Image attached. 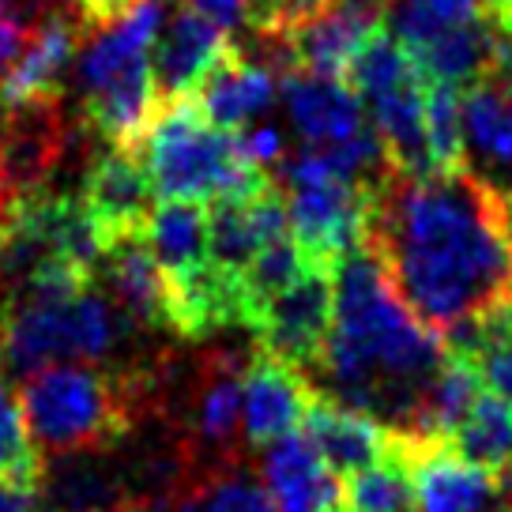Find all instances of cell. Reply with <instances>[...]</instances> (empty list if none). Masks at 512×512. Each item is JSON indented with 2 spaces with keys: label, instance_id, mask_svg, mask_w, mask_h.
<instances>
[{
  "label": "cell",
  "instance_id": "8",
  "mask_svg": "<svg viewBox=\"0 0 512 512\" xmlns=\"http://www.w3.org/2000/svg\"><path fill=\"white\" fill-rule=\"evenodd\" d=\"M313 400V384L302 377V369L268 351H256L241 377V426L249 445L268 448L287 433L302 430Z\"/></svg>",
  "mask_w": 512,
  "mask_h": 512
},
{
  "label": "cell",
  "instance_id": "41",
  "mask_svg": "<svg viewBox=\"0 0 512 512\" xmlns=\"http://www.w3.org/2000/svg\"><path fill=\"white\" fill-rule=\"evenodd\" d=\"M0 354H4V320H0Z\"/></svg>",
  "mask_w": 512,
  "mask_h": 512
},
{
  "label": "cell",
  "instance_id": "10",
  "mask_svg": "<svg viewBox=\"0 0 512 512\" xmlns=\"http://www.w3.org/2000/svg\"><path fill=\"white\" fill-rule=\"evenodd\" d=\"M80 200L102 226L106 241L125 234H144L147 219L155 211V185L147 177L144 159L132 147H113L98 155L95 166L83 177Z\"/></svg>",
  "mask_w": 512,
  "mask_h": 512
},
{
  "label": "cell",
  "instance_id": "7",
  "mask_svg": "<svg viewBox=\"0 0 512 512\" xmlns=\"http://www.w3.org/2000/svg\"><path fill=\"white\" fill-rule=\"evenodd\" d=\"M336 320V268L305 264L302 275L260 305L253 332L260 351L283 358L298 369H313L324 358Z\"/></svg>",
  "mask_w": 512,
  "mask_h": 512
},
{
  "label": "cell",
  "instance_id": "12",
  "mask_svg": "<svg viewBox=\"0 0 512 512\" xmlns=\"http://www.w3.org/2000/svg\"><path fill=\"white\" fill-rule=\"evenodd\" d=\"M260 475L275 512H347L343 482L305 437V430H294L268 445Z\"/></svg>",
  "mask_w": 512,
  "mask_h": 512
},
{
  "label": "cell",
  "instance_id": "30",
  "mask_svg": "<svg viewBox=\"0 0 512 512\" xmlns=\"http://www.w3.org/2000/svg\"><path fill=\"white\" fill-rule=\"evenodd\" d=\"M241 422V381L238 373L219 369L211 373L208 384L200 388L196 403V426L208 441H230Z\"/></svg>",
  "mask_w": 512,
  "mask_h": 512
},
{
  "label": "cell",
  "instance_id": "34",
  "mask_svg": "<svg viewBox=\"0 0 512 512\" xmlns=\"http://www.w3.org/2000/svg\"><path fill=\"white\" fill-rule=\"evenodd\" d=\"M241 147H245V155L256 162V166H272V162L283 159V136H279V128L272 125H253L241 132Z\"/></svg>",
  "mask_w": 512,
  "mask_h": 512
},
{
  "label": "cell",
  "instance_id": "22",
  "mask_svg": "<svg viewBox=\"0 0 512 512\" xmlns=\"http://www.w3.org/2000/svg\"><path fill=\"white\" fill-rule=\"evenodd\" d=\"M482 392H486V381H482L479 362L467 358V354L448 351L437 377H433L430 392H426V400H422V411L415 418L411 437H418V441H448Z\"/></svg>",
  "mask_w": 512,
  "mask_h": 512
},
{
  "label": "cell",
  "instance_id": "35",
  "mask_svg": "<svg viewBox=\"0 0 512 512\" xmlns=\"http://www.w3.org/2000/svg\"><path fill=\"white\" fill-rule=\"evenodd\" d=\"M136 4H144V0H76V19H80L83 27H110L117 19H125Z\"/></svg>",
  "mask_w": 512,
  "mask_h": 512
},
{
  "label": "cell",
  "instance_id": "38",
  "mask_svg": "<svg viewBox=\"0 0 512 512\" xmlns=\"http://www.w3.org/2000/svg\"><path fill=\"white\" fill-rule=\"evenodd\" d=\"M479 8L486 12V19L494 23L497 31H509L512 27V0H479Z\"/></svg>",
  "mask_w": 512,
  "mask_h": 512
},
{
  "label": "cell",
  "instance_id": "5",
  "mask_svg": "<svg viewBox=\"0 0 512 512\" xmlns=\"http://www.w3.org/2000/svg\"><path fill=\"white\" fill-rule=\"evenodd\" d=\"M113 339H117V313L106 298L91 290L72 298H42L19 290L4 320V354L8 366L23 377L49 369V362L102 358L113 347Z\"/></svg>",
  "mask_w": 512,
  "mask_h": 512
},
{
  "label": "cell",
  "instance_id": "33",
  "mask_svg": "<svg viewBox=\"0 0 512 512\" xmlns=\"http://www.w3.org/2000/svg\"><path fill=\"white\" fill-rule=\"evenodd\" d=\"M482 369V381L490 392H497L501 400L512 407V347H497V351H486L475 358Z\"/></svg>",
  "mask_w": 512,
  "mask_h": 512
},
{
  "label": "cell",
  "instance_id": "40",
  "mask_svg": "<svg viewBox=\"0 0 512 512\" xmlns=\"http://www.w3.org/2000/svg\"><path fill=\"white\" fill-rule=\"evenodd\" d=\"M336 4H351V8H366V12H377V8H388L396 0H336Z\"/></svg>",
  "mask_w": 512,
  "mask_h": 512
},
{
  "label": "cell",
  "instance_id": "21",
  "mask_svg": "<svg viewBox=\"0 0 512 512\" xmlns=\"http://www.w3.org/2000/svg\"><path fill=\"white\" fill-rule=\"evenodd\" d=\"M144 241L166 279L189 275L208 260V208L192 200H162L147 219Z\"/></svg>",
  "mask_w": 512,
  "mask_h": 512
},
{
  "label": "cell",
  "instance_id": "28",
  "mask_svg": "<svg viewBox=\"0 0 512 512\" xmlns=\"http://www.w3.org/2000/svg\"><path fill=\"white\" fill-rule=\"evenodd\" d=\"M332 4L336 0H249L245 23L253 27L260 46L290 49V38L317 16H324Z\"/></svg>",
  "mask_w": 512,
  "mask_h": 512
},
{
  "label": "cell",
  "instance_id": "18",
  "mask_svg": "<svg viewBox=\"0 0 512 512\" xmlns=\"http://www.w3.org/2000/svg\"><path fill=\"white\" fill-rule=\"evenodd\" d=\"M302 430L336 475H354L362 467L377 464L396 437V430H384L381 418L343 407L336 400H324V396L313 400Z\"/></svg>",
  "mask_w": 512,
  "mask_h": 512
},
{
  "label": "cell",
  "instance_id": "31",
  "mask_svg": "<svg viewBox=\"0 0 512 512\" xmlns=\"http://www.w3.org/2000/svg\"><path fill=\"white\" fill-rule=\"evenodd\" d=\"M189 512H275L272 497L264 486H256L245 475H230L208 486V494L200 497Z\"/></svg>",
  "mask_w": 512,
  "mask_h": 512
},
{
  "label": "cell",
  "instance_id": "36",
  "mask_svg": "<svg viewBox=\"0 0 512 512\" xmlns=\"http://www.w3.org/2000/svg\"><path fill=\"white\" fill-rule=\"evenodd\" d=\"M192 12H200L204 19H211L219 31H238L241 23H245V8H249V0H185Z\"/></svg>",
  "mask_w": 512,
  "mask_h": 512
},
{
  "label": "cell",
  "instance_id": "19",
  "mask_svg": "<svg viewBox=\"0 0 512 512\" xmlns=\"http://www.w3.org/2000/svg\"><path fill=\"white\" fill-rule=\"evenodd\" d=\"M415 57L418 72L426 83H441V87H471V83L486 80L497 72L501 61V31L486 27L482 19L460 23V27H445L422 46L407 49Z\"/></svg>",
  "mask_w": 512,
  "mask_h": 512
},
{
  "label": "cell",
  "instance_id": "27",
  "mask_svg": "<svg viewBox=\"0 0 512 512\" xmlns=\"http://www.w3.org/2000/svg\"><path fill=\"white\" fill-rule=\"evenodd\" d=\"M305 268L302 249L294 245V238H279L272 245H264L260 253L253 256V264L241 272V283H245V294H249V328H253L260 305H268L283 287H290Z\"/></svg>",
  "mask_w": 512,
  "mask_h": 512
},
{
  "label": "cell",
  "instance_id": "17",
  "mask_svg": "<svg viewBox=\"0 0 512 512\" xmlns=\"http://www.w3.org/2000/svg\"><path fill=\"white\" fill-rule=\"evenodd\" d=\"M272 64L256 61V57H245L230 46L219 57V64L211 68L204 83L196 87L192 102L204 110L211 125L234 132L245 121H253L256 113H264L279 95V80H275Z\"/></svg>",
  "mask_w": 512,
  "mask_h": 512
},
{
  "label": "cell",
  "instance_id": "3",
  "mask_svg": "<svg viewBox=\"0 0 512 512\" xmlns=\"http://www.w3.org/2000/svg\"><path fill=\"white\" fill-rule=\"evenodd\" d=\"M132 151L144 159L159 200L219 204L253 196L272 181L245 155L238 132L211 125L192 98L162 106Z\"/></svg>",
  "mask_w": 512,
  "mask_h": 512
},
{
  "label": "cell",
  "instance_id": "9",
  "mask_svg": "<svg viewBox=\"0 0 512 512\" xmlns=\"http://www.w3.org/2000/svg\"><path fill=\"white\" fill-rule=\"evenodd\" d=\"M464 170L505 200L512 196V83L501 76L471 83L460 98Z\"/></svg>",
  "mask_w": 512,
  "mask_h": 512
},
{
  "label": "cell",
  "instance_id": "2",
  "mask_svg": "<svg viewBox=\"0 0 512 512\" xmlns=\"http://www.w3.org/2000/svg\"><path fill=\"white\" fill-rule=\"evenodd\" d=\"M445 339L403 305L369 241L336 260V320L320 358L328 400L415 430L422 400L445 362Z\"/></svg>",
  "mask_w": 512,
  "mask_h": 512
},
{
  "label": "cell",
  "instance_id": "26",
  "mask_svg": "<svg viewBox=\"0 0 512 512\" xmlns=\"http://www.w3.org/2000/svg\"><path fill=\"white\" fill-rule=\"evenodd\" d=\"M0 479H42V448L34 441L23 403L0 381Z\"/></svg>",
  "mask_w": 512,
  "mask_h": 512
},
{
  "label": "cell",
  "instance_id": "4",
  "mask_svg": "<svg viewBox=\"0 0 512 512\" xmlns=\"http://www.w3.org/2000/svg\"><path fill=\"white\" fill-rule=\"evenodd\" d=\"M19 403L38 448L49 452H83L106 445L128 422L117 381L87 366L38 369L23 384Z\"/></svg>",
  "mask_w": 512,
  "mask_h": 512
},
{
  "label": "cell",
  "instance_id": "6",
  "mask_svg": "<svg viewBox=\"0 0 512 512\" xmlns=\"http://www.w3.org/2000/svg\"><path fill=\"white\" fill-rule=\"evenodd\" d=\"M283 177L290 238L302 249L305 264L336 268L339 256L366 241L373 192L339 174L320 147H309L298 159H290Z\"/></svg>",
  "mask_w": 512,
  "mask_h": 512
},
{
  "label": "cell",
  "instance_id": "29",
  "mask_svg": "<svg viewBox=\"0 0 512 512\" xmlns=\"http://www.w3.org/2000/svg\"><path fill=\"white\" fill-rule=\"evenodd\" d=\"M426 132H430V151L437 170H456L464 166V125H460V91L430 83L426 98Z\"/></svg>",
  "mask_w": 512,
  "mask_h": 512
},
{
  "label": "cell",
  "instance_id": "42",
  "mask_svg": "<svg viewBox=\"0 0 512 512\" xmlns=\"http://www.w3.org/2000/svg\"><path fill=\"white\" fill-rule=\"evenodd\" d=\"M509 226H512V196H509Z\"/></svg>",
  "mask_w": 512,
  "mask_h": 512
},
{
  "label": "cell",
  "instance_id": "23",
  "mask_svg": "<svg viewBox=\"0 0 512 512\" xmlns=\"http://www.w3.org/2000/svg\"><path fill=\"white\" fill-rule=\"evenodd\" d=\"M347 512H415V482H411V437L396 430L392 448L377 464L347 475L343 486Z\"/></svg>",
  "mask_w": 512,
  "mask_h": 512
},
{
  "label": "cell",
  "instance_id": "16",
  "mask_svg": "<svg viewBox=\"0 0 512 512\" xmlns=\"http://www.w3.org/2000/svg\"><path fill=\"white\" fill-rule=\"evenodd\" d=\"M76 34H80L76 19L61 12H46L38 19L19 61L12 64L8 80L0 87V110L23 106V102H61V83L76 53Z\"/></svg>",
  "mask_w": 512,
  "mask_h": 512
},
{
  "label": "cell",
  "instance_id": "44",
  "mask_svg": "<svg viewBox=\"0 0 512 512\" xmlns=\"http://www.w3.org/2000/svg\"><path fill=\"white\" fill-rule=\"evenodd\" d=\"M505 34H512V27H509V31H505Z\"/></svg>",
  "mask_w": 512,
  "mask_h": 512
},
{
  "label": "cell",
  "instance_id": "14",
  "mask_svg": "<svg viewBox=\"0 0 512 512\" xmlns=\"http://www.w3.org/2000/svg\"><path fill=\"white\" fill-rule=\"evenodd\" d=\"M283 102H287L294 132L309 147H332L366 125L362 98L336 76L294 68L283 76Z\"/></svg>",
  "mask_w": 512,
  "mask_h": 512
},
{
  "label": "cell",
  "instance_id": "39",
  "mask_svg": "<svg viewBox=\"0 0 512 512\" xmlns=\"http://www.w3.org/2000/svg\"><path fill=\"white\" fill-rule=\"evenodd\" d=\"M497 494L505 497V501H512V456L505 460V467L497 471Z\"/></svg>",
  "mask_w": 512,
  "mask_h": 512
},
{
  "label": "cell",
  "instance_id": "15",
  "mask_svg": "<svg viewBox=\"0 0 512 512\" xmlns=\"http://www.w3.org/2000/svg\"><path fill=\"white\" fill-rule=\"evenodd\" d=\"M102 283L110 290L121 313L136 320L140 328H170V290L159 260L151 256L144 234H125L106 245V256L98 264Z\"/></svg>",
  "mask_w": 512,
  "mask_h": 512
},
{
  "label": "cell",
  "instance_id": "1",
  "mask_svg": "<svg viewBox=\"0 0 512 512\" xmlns=\"http://www.w3.org/2000/svg\"><path fill=\"white\" fill-rule=\"evenodd\" d=\"M366 241L403 305L441 339L512 294L509 200L464 166L392 177L373 196Z\"/></svg>",
  "mask_w": 512,
  "mask_h": 512
},
{
  "label": "cell",
  "instance_id": "13",
  "mask_svg": "<svg viewBox=\"0 0 512 512\" xmlns=\"http://www.w3.org/2000/svg\"><path fill=\"white\" fill-rule=\"evenodd\" d=\"M411 482L415 512H482L497 497L494 471L467 464L448 441L411 437Z\"/></svg>",
  "mask_w": 512,
  "mask_h": 512
},
{
  "label": "cell",
  "instance_id": "11",
  "mask_svg": "<svg viewBox=\"0 0 512 512\" xmlns=\"http://www.w3.org/2000/svg\"><path fill=\"white\" fill-rule=\"evenodd\" d=\"M226 49H230L226 31H219L200 12H192L189 4H181L151 49V76H155L162 106L196 95V87L204 83V76L219 64Z\"/></svg>",
  "mask_w": 512,
  "mask_h": 512
},
{
  "label": "cell",
  "instance_id": "43",
  "mask_svg": "<svg viewBox=\"0 0 512 512\" xmlns=\"http://www.w3.org/2000/svg\"><path fill=\"white\" fill-rule=\"evenodd\" d=\"M98 512H121V509H98Z\"/></svg>",
  "mask_w": 512,
  "mask_h": 512
},
{
  "label": "cell",
  "instance_id": "37",
  "mask_svg": "<svg viewBox=\"0 0 512 512\" xmlns=\"http://www.w3.org/2000/svg\"><path fill=\"white\" fill-rule=\"evenodd\" d=\"M0 512H38V482L0 479Z\"/></svg>",
  "mask_w": 512,
  "mask_h": 512
},
{
  "label": "cell",
  "instance_id": "25",
  "mask_svg": "<svg viewBox=\"0 0 512 512\" xmlns=\"http://www.w3.org/2000/svg\"><path fill=\"white\" fill-rule=\"evenodd\" d=\"M415 72H418L415 57H411L407 46L396 38V31H392L388 23H381L377 34H373L366 46L354 53V61L347 64L343 83H347L362 102H373L377 95L392 91L396 83H403L407 76H415Z\"/></svg>",
  "mask_w": 512,
  "mask_h": 512
},
{
  "label": "cell",
  "instance_id": "32",
  "mask_svg": "<svg viewBox=\"0 0 512 512\" xmlns=\"http://www.w3.org/2000/svg\"><path fill=\"white\" fill-rule=\"evenodd\" d=\"M31 23L34 16L27 8H19L16 0H0V87L19 61V49L27 46V31H34Z\"/></svg>",
  "mask_w": 512,
  "mask_h": 512
},
{
  "label": "cell",
  "instance_id": "20",
  "mask_svg": "<svg viewBox=\"0 0 512 512\" xmlns=\"http://www.w3.org/2000/svg\"><path fill=\"white\" fill-rule=\"evenodd\" d=\"M377 27H381L377 12L351 8V4H332L324 16H317L309 27H302L290 38L294 68L343 80V72L354 61V53L377 34Z\"/></svg>",
  "mask_w": 512,
  "mask_h": 512
},
{
  "label": "cell",
  "instance_id": "24",
  "mask_svg": "<svg viewBox=\"0 0 512 512\" xmlns=\"http://www.w3.org/2000/svg\"><path fill=\"white\" fill-rule=\"evenodd\" d=\"M448 445L456 448L467 464L494 471L497 479V471L512 456V407L497 392H482L464 422L456 426V433L448 437Z\"/></svg>",
  "mask_w": 512,
  "mask_h": 512
}]
</instances>
